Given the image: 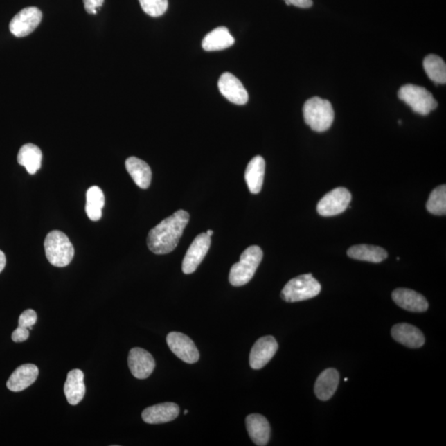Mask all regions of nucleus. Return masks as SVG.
<instances>
[{"mask_svg": "<svg viewBox=\"0 0 446 446\" xmlns=\"http://www.w3.org/2000/svg\"><path fill=\"white\" fill-rule=\"evenodd\" d=\"M339 373L334 368H327L317 378L314 391L321 401H328L336 393L339 384Z\"/></svg>", "mask_w": 446, "mask_h": 446, "instance_id": "20", "label": "nucleus"}, {"mask_svg": "<svg viewBox=\"0 0 446 446\" xmlns=\"http://www.w3.org/2000/svg\"><path fill=\"white\" fill-rule=\"evenodd\" d=\"M42 19V12L36 7L25 8L11 20L10 30L17 37H27L35 30Z\"/></svg>", "mask_w": 446, "mask_h": 446, "instance_id": "8", "label": "nucleus"}, {"mask_svg": "<svg viewBox=\"0 0 446 446\" xmlns=\"http://www.w3.org/2000/svg\"><path fill=\"white\" fill-rule=\"evenodd\" d=\"M128 367L135 378L144 380L152 374L156 362L148 351L136 347L130 350L128 355Z\"/></svg>", "mask_w": 446, "mask_h": 446, "instance_id": "13", "label": "nucleus"}, {"mask_svg": "<svg viewBox=\"0 0 446 446\" xmlns=\"http://www.w3.org/2000/svg\"><path fill=\"white\" fill-rule=\"evenodd\" d=\"M104 2L105 0H84L85 10L89 15H96Z\"/></svg>", "mask_w": 446, "mask_h": 446, "instance_id": "31", "label": "nucleus"}, {"mask_svg": "<svg viewBox=\"0 0 446 446\" xmlns=\"http://www.w3.org/2000/svg\"><path fill=\"white\" fill-rule=\"evenodd\" d=\"M304 121L317 132L328 131L332 127L334 114L331 102L319 97H313L303 106Z\"/></svg>", "mask_w": 446, "mask_h": 446, "instance_id": "2", "label": "nucleus"}, {"mask_svg": "<svg viewBox=\"0 0 446 446\" xmlns=\"http://www.w3.org/2000/svg\"><path fill=\"white\" fill-rule=\"evenodd\" d=\"M125 166L136 186L143 190H147L151 184L152 177V170L148 163L141 159L131 157L127 159Z\"/></svg>", "mask_w": 446, "mask_h": 446, "instance_id": "21", "label": "nucleus"}, {"mask_svg": "<svg viewBox=\"0 0 446 446\" xmlns=\"http://www.w3.org/2000/svg\"><path fill=\"white\" fill-rule=\"evenodd\" d=\"M347 255L351 259L380 263L388 257L384 248L371 245H357L350 247Z\"/></svg>", "mask_w": 446, "mask_h": 446, "instance_id": "25", "label": "nucleus"}, {"mask_svg": "<svg viewBox=\"0 0 446 446\" xmlns=\"http://www.w3.org/2000/svg\"><path fill=\"white\" fill-rule=\"evenodd\" d=\"M423 67L429 79L436 84L446 82V65L443 58L436 55H429L424 59Z\"/></svg>", "mask_w": 446, "mask_h": 446, "instance_id": "27", "label": "nucleus"}, {"mask_svg": "<svg viewBox=\"0 0 446 446\" xmlns=\"http://www.w3.org/2000/svg\"><path fill=\"white\" fill-rule=\"evenodd\" d=\"M398 98L411 107L415 113L426 116L437 108V101L427 89L414 84L403 85Z\"/></svg>", "mask_w": 446, "mask_h": 446, "instance_id": "6", "label": "nucleus"}, {"mask_svg": "<svg viewBox=\"0 0 446 446\" xmlns=\"http://www.w3.org/2000/svg\"><path fill=\"white\" fill-rule=\"evenodd\" d=\"M167 345L177 357L188 364L199 359V353L191 339L181 332H170L166 337Z\"/></svg>", "mask_w": 446, "mask_h": 446, "instance_id": "9", "label": "nucleus"}, {"mask_svg": "<svg viewBox=\"0 0 446 446\" xmlns=\"http://www.w3.org/2000/svg\"><path fill=\"white\" fill-rule=\"evenodd\" d=\"M210 246L211 237L206 233L197 235L184 256L182 264L184 274H190L195 271L207 255Z\"/></svg>", "mask_w": 446, "mask_h": 446, "instance_id": "10", "label": "nucleus"}, {"mask_svg": "<svg viewBox=\"0 0 446 446\" xmlns=\"http://www.w3.org/2000/svg\"><path fill=\"white\" fill-rule=\"evenodd\" d=\"M188 221L190 214L182 209L161 221L150 231L148 238L149 250L157 255L172 252L177 247Z\"/></svg>", "mask_w": 446, "mask_h": 446, "instance_id": "1", "label": "nucleus"}, {"mask_svg": "<svg viewBox=\"0 0 446 446\" xmlns=\"http://www.w3.org/2000/svg\"><path fill=\"white\" fill-rule=\"evenodd\" d=\"M84 373L75 368L68 373L64 393L71 405H77L82 401L85 394Z\"/></svg>", "mask_w": 446, "mask_h": 446, "instance_id": "19", "label": "nucleus"}, {"mask_svg": "<svg viewBox=\"0 0 446 446\" xmlns=\"http://www.w3.org/2000/svg\"><path fill=\"white\" fill-rule=\"evenodd\" d=\"M263 259V251L258 246H251L244 251L240 261L233 265L229 282L235 287L243 286L251 280Z\"/></svg>", "mask_w": 446, "mask_h": 446, "instance_id": "3", "label": "nucleus"}, {"mask_svg": "<svg viewBox=\"0 0 446 446\" xmlns=\"http://www.w3.org/2000/svg\"><path fill=\"white\" fill-rule=\"evenodd\" d=\"M105 206V195L100 187H90L87 194L85 212L90 220L96 222L102 217V209Z\"/></svg>", "mask_w": 446, "mask_h": 446, "instance_id": "26", "label": "nucleus"}, {"mask_svg": "<svg viewBox=\"0 0 446 446\" xmlns=\"http://www.w3.org/2000/svg\"><path fill=\"white\" fill-rule=\"evenodd\" d=\"M38 374L39 371L35 364H23L12 373L7 382V388L12 392L23 391L37 380Z\"/></svg>", "mask_w": 446, "mask_h": 446, "instance_id": "16", "label": "nucleus"}, {"mask_svg": "<svg viewBox=\"0 0 446 446\" xmlns=\"http://www.w3.org/2000/svg\"><path fill=\"white\" fill-rule=\"evenodd\" d=\"M37 321V316L35 311L33 310H28L24 311L20 315L19 319V325L20 327L33 330V327L36 324Z\"/></svg>", "mask_w": 446, "mask_h": 446, "instance_id": "30", "label": "nucleus"}, {"mask_svg": "<svg viewBox=\"0 0 446 446\" xmlns=\"http://www.w3.org/2000/svg\"><path fill=\"white\" fill-rule=\"evenodd\" d=\"M351 202V194L346 188L330 191L317 204V213L323 217H333L345 212Z\"/></svg>", "mask_w": 446, "mask_h": 446, "instance_id": "7", "label": "nucleus"}, {"mask_svg": "<svg viewBox=\"0 0 446 446\" xmlns=\"http://www.w3.org/2000/svg\"><path fill=\"white\" fill-rule=\"evenodd\" d=\"M218 89L227 100L238 105H246L249 96L241 81L231 73L222 74L218 80Z\"/></svg>", "mask_w": 446, "mask_h": 446, "instance_id": "12", "label": "nucleus"}, {"mask_svg": "<svg viewBox=\"0 0 446 446\" xmlns=\"http://www.w3.org/2000/svg\"><path fill=\"white\" fill-rule=\"evenodd\" d=\"M249 436L256 445L265 446L270 438V426L268 420L260 414L249 415L246 419Z\"/></svg>", "mask_w": 446, "mask_h": 446, "instance_id": "18", "label": "nucleus"}, {"mask_svg": "<svg viewBox=\"0 0 446 446\" xmlns=\"http://www.w3.org/2000/svg\"><path fill=\"white\" fill-rule=\"evenodd\" d=\"M206 234H207L208 235H209V237H212V235H213V230H208V231H207V233H206Z\"/></svg>", "mask_w": 446, "mask_h": 446, "instance_id": "35", "label": "nucleus"}, {"mask_svg": "<svg viewBox=\"0 0 446 446\" xmlns=\"http://www.w3.org/2000/svg\"><path fill=\"white\" fill-rule=\"evenodd\" d=\"M391 333L394 340L409 348H420L425 343L423 333L411 324L400 323L393 325Z\"/></svg>", "mask_w": 446, "mask_h": 446, "instance_id": "17", "label": "nucleus"}, {"mask_svg": "<svg viewBox=\"0 0 446 446\" xmlns=\"http://www.w3.org/2000/svg\"><path fill=\"white\" fill-rule=\"evenodd\" d=\"M179 407L177 403L164 402L148 407L143 411L141 418L148 424H161L174 421L178 418Z\"/></svg>", "mask_w": 446, "mask_h": 446, "instance_id": "15", "label": "nucleus"}, {"mask_svg": "<svg viewBox=\"0 0 446 446\" xmlns=\"http://www.w3.org/2000/svg\"><path fill=\"white\" fill-rule=\"evenodd\" d=\"M427 211L433 215L441 216L446 213L445 184L435 188L431 192L427 203Z\"/></svg>", "mask_w": 446, "mask_h": 446, "instance_id": "28", "label": "nucleus"}, {"mask_svg": "<svg viewBox=\"0 0 446 446\" xmlns=\"http://www.w3.org/2000/svg\"><path fill=\"white\" fill-rule=\"evenodd\" d=\"M265 172L264 158L256 156L249 162L245 172V180L251 194L257 195L263 186Z\"/></svg>", "mask_w": 446, "mask_h": 446, "instance_id": "22", "label": "nucleus"}, {"mask_svg": "<svg viewBox=\"0 0 446 446\" xmlns=\"http://www.w3.org/2000/svg\"><path fill=\"white\" fill-rule=\"evenodd\" d=\"M139 2L145 14L151 17H160L168 8V0H139Z\"/></svg>", "mask_w": 446, "mask_h": 446, "instance_id": "29", "label": "nucleus"}, {"mask_svg": "<svg viewBox=\"0 0 446 446\" xmlns=\"http://www.w3.org/2000/svg\"><path fill=\"white\" fill-rule=\"evenodd\" d=\"M278 348V343L271 336L259 339L253 346L250 354V366L253 370H260L272 359Z\"/></svg>", "mask_w": 446, "mask_h": 446, "instance_id": "11", "label": "nucleus"}, {"mask_svg": "<svg viewBox=\"0 0 446 446\" xmlns=\"http://www.w3.org/2000/svg\"><path fill=\"white\" fill-rule=\"evenodd\" d=\"M392 298L402 310L413 312H423L428 310L426 298L414 290L397 289L393 292Z\"/></svg>", "mask_w": 446, "mask_h": 446, "instance_id": "14", "label": "nucleus"}, {"mask_svg": "<svg viewBox=\"0 0 446 446\" xmlns=\"http://www.w3.org/2000/svg\"><path fill=\"white\" fill-rule=\"evenodd\" d=\"M287 6L307 8L312 6V0H285Z\"/></svg>", "mask_w": 446, "mask_h": 446, "instance_id": "33", "label": "nucleus"}, {"mask_svg": "<svg viewBox=\"0 0 446 446\" xmlns=\"http://www.w3.org/2000/svg\"><path fill=\"white\" fill-rule=\"evenodd\" d=\"M6 265V257L2 251H0V273H1Z\"/></svg>", "mask_w": 446, "mask_h": 446, "instance_id": "34", "label": "nucleus"}, {"mask_svg": "<svg viewBox=\"0 0 446 446\" xmlns=\"http://www.w3.org/2000/svg\"><path fill=\"white\" fill-rule=\"evenodd\" d=\"M234 44V37L231 35L229 29L220 27L205 36L202 46L205 51H215L229 48Z\"/></svg>", "mask_w": 446, "mask_h": 446, "instance_id": "23", "label": "nucleus"}, {"mask_svg": "<svg viewBox=\"0 0 446 446\" xmlns=\"http://www.w3.org/2000/svg\"><path fill=\"white\" fill-rule=\"evenodd\" d=\"M42 153L37 145L28 143L20 148L18 155V162L20 166L25 167L30 175H34L41 168Z\"/></svg>", "mask_w": 446, "mask_h": 446, "instance_id": "24", "label": "nucleus"}, {"mask_svg": "<svg viewBox=\"0 0 446 446\" xmlns=\"http://www.w3.org/2000/svg\"><path fill=\"white\" fill-rule=\"evenodd\" d=\"M188 413V410H184V414H186V415Z\"/></svg>", "mask_w": 446, "mask_h": 446, "instance_id": "36", "label": "nucleus"}, {"mask_svg": "<svg viewBox=\"0 0 446 446\" xmlns=\"http://www.w3.org/2000/svg\"><path fill=\"white\" fill-rule=\"evenodd\" d=\"M28 337H29V329L20 327V325H19V327L17 328L15 331L12 334V340L17 343L24 342L25 341H27Z\"/></svg>", "mask_w": 446, "mask_h": 446, "instance_id": "32", "label": "nucleus"}, {"mask_svg": "<svg viewBox=\"0 0 446 446\" xmlns=\"http://www.w3.org/2000/svg\"><path fill=\"white\" fill-rule=\"evenodd\" d=\"M44 247L46 258L54 267H67L75 255L74 247L67 235L57 230L47 234Z\"/></svg>", "mask_w": 446, "mask_h": 446, "instance_id": "4", "label": "nucleus"}, {"mask_svg": "<svg viewBox=\"0 0 446 446\" xmlns=\"http://www.w3.org/2000/svg\"><path fill=\"white\" fill-rule=\"evenodd\" d=\"M321 289L319 282L312 274H302L287 283L281 292V297L288 303L305 301L319 295Z\"/></svg>", "mask_w": 446, "mask_h": 446, "instance_id": "5", "label": "nucleus"}]
</instances>
